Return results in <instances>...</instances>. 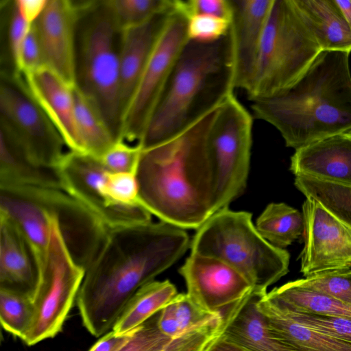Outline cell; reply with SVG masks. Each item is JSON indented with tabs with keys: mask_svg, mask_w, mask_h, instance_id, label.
Listing matches in <instances>:
<instances>
[{
	"mask_svg": "<svg viewBox=\"0 0 351 351\" xmlns=\"http://www.w3.org/2000/svg\"><path fill=\"white\" fill-rule=\"evenodd\" d=\"M190 244L184 229L162 221L109 229L76 298L86 330L95 337L107 332L136 291L174 264Z\"/></svg>",
	"mask_w": 351,
	"mask_h": 351,
	"instance_id": "6da1fadb",
	"label": "cell"
},
{
	"mask_svg": "<svg viewBox=\"0 0 351 351\" xmlns=\"http://www.w3.org/2000/svg\"><path fill=\"white\" fill-rule=\"evenodd\" d=\"M217 109L165 142L143 149L136 178L152 215L197 230L215 213V178L208 146Z\"/></svg>",
	"mask_w": 351,
	"mask_h": 351,
	"instance_id": "7a4b0ae2",
	"label": "cell"
},
{
	"mask_svg": "<svg viewBox=\"0 0 351 351\" xmlns=\"http://www.w3.org/2000/svg\"><path fill=\"white\" fill-rule=\"evenodd\" d=\"M349 55L322 51L291 86L252 101L254 117L275 127L295 150L351 130Z\"/></svg>",
	"mask_w": 351,
	"mask_h": 351,
	"instance_id": "3957f363",
	"label": "cell"
},
{
	"mask_svg": "<svg viewBox=\"0 0 351 351\" xmlns=\"http://www.w3.org/2000/svg\"><path fill=\"white\" fill-rule=\"evenodd\" d=\"M234 88L230 29L214 41L188 40L138 144L146 149L173 138L217 109Z\"/></svg>",
	"mask_w": 351,
	"mask_h": 351,
	"instance_id": "277c9868",
	"label": "cell"
},
{
	"mask_svg": "<svg viewBox=\"0 0 351 351\" xmlns=\"http://www.w3.org/2000/svg\"><path fill=\"white\" fill-rule=\"evenodd\" d=\"M75 86L121 139L119 55L122 29L108 0L77 1Z\"/></svg>",
	"mask_w": 351,
	"mask_h": 351,
	"instance_id": "5b68a950",
	"label": "cell"
},
{
	"mask_svg": "<svg viewBox=\"0 0 351 351\" xmlns=\"http://www.w3.org/2000/svg\"><path fill=\"white\" fill-rule=\"evenodd\" d=\"M190 247L191 253L227 263L256 291H267L289 271V252L265 240L245 211L225 208L215 213L197 230Z\"/></svg>",
	"mask_w": 351,
	"mask_h": 351,
	"instance_id": "8992f818",
	"label": "cell"
},
{
	"mask_svg": "<svg viewBox=\"0 0 351 351\" xmlns=\"http://www.w3.org/2000/svg\"><path fill=\"white\" fill-rule=\"evenodd\" d=\"M322 49L293 0H274L261 43L255 75L247 93L252 101L291 86Z\"/></svg>",
	"mask_w": 351,
	"mask_h": 351,
	"instance_id": "52a82bcc",
	"label": "cell"
},
{
	"mask_svg": "<svg viewBox=\"0 0 351 351\" xmlns=\"http://www.w3.org/2000/svg\"><path fill=\"white\" fill-rule=\"evenodd\" d=\"M63 190L108 229L146 223L136 174L108 170L95 158L73 155L60 169Z\"/></svg>",
	"mask_w": 351,
	"mask_h": 351,
	"instance_id": "ba28073f",
	"label": "cell"
},
{
	"mask_svg": "<svg viewBox=\"0 0 351 351\" xmlns=\"http://www.w3.org/2000/svg\"><path fill=\"white\" fill-rule=\"evenodd\" d=\"M0 125L1 135L29 161L42 167L58 168L66 154V145L21 75L1 73Z\"/></svg>",
	"mask_w": 351,
	"mask_h": 351,
	"instance_id": "9c48e42d",
	"label": "cell"
},
{
	"mask_svg": "<svg viewBox=\"0 0 351 351\" xmlns=\"http://www.w3.org/2000/svg\"><path fill=\"white\" fill-rule=\"evenodd\" d=\"M252 117L232 94L217 109L208 134L215 213L244 191L250 169Z\"/></svg>",
	"mask_w": 351,
	"mask_h": 351,
	"instance_id": "30bf717a",
	"label": "cell"
},
{
	"mask_svg": "<svg viewBox=\"0 0 351 351\" xmlns=\"http://www.w3.org/2000/svg\"><path fill=\"white\" fill-rule=\"evenodd\" d=\"M51 213L48 262L38 275L32 299L34 316L23 339L27 346L52 338L62 330L85 275V269L74 259L64 239L56 215Z\"/></svg>",
	"mask_w": 351,
	"mask_h": 351,
	"instance_id": "8fae6325",
	"label": "cell"
},
{
	"mask_svg": "<svg viewBox=\"0 0 351 351\" xmlns=\"http://www.w3.org/2000/svg\"><path fill=\"white\" fill-rule=\"evenodd\" d=\"M188 19L171 15L128 105L121 125V139L139 143L168 82L183 47L188 41Z\"/></svg>",
	"mask_w": 351,
	"mask_h": 351,
	"instance_id": "7c38bea8",
	"label": "cell"
},
{
	"mask_svg": "<svg viewBox=\"0 0 351 351\" xmlns=\"http://www.w3.org/2000/svg\"><path fill=\"white\" fill-rule=\"evenodd\" d=\"M304 247L300 271L308 277L351 268V230L317 200L302 204Z\"/></svg>",
	"mask_w": 351,
	"mask_h": 351,
	"instance_id": "4fadbf2b",
	"label": "cell"
},
{
	"mask_svg": "<svg viewBox=\"0 0 351 351\" xmlns=\"http://www.w3.org/2000/svg\"><path fill=\"white\" fill-rule=\"evenodd\" d=\"M179 273L185 280L186 294L209 313H222L253 289L236 269L213 256L191 253Z\"/></svg>",
	"mask_w": 351,
	"mask_h": 351,
	"instance_id": "5bb4252c",
	"label": "cell"
},
{
	"mask_svg": "<svg viewBox=\"0 0 351 351\" xmlns=\"http://www.w3.org/2000/svg\"><path fill=\"white\" fill-rule=\"evenodd\" d=\"M32 189L38 199L56 215L73 257L86 269L109 229L64 191L40 186Z\"/></svg>",
	"mask_w": 351,
	"mask_h": 351,
	"instance_id": "9a60e30c",
	"label": "cell"
},
{
	"mask_svg": "<svg viewBox=\"0 0 351 351\" xmlns=\"http://www.w3.org/2000/svg\"><path fill=\"white\" fill-rule=\"evenodd\" d=\"M78 18L73 0H48L34 23L43 66L75 85V31Z\"/></svg>",
	"mask_w": 351,
	"mask_h": 351,
	"instance_id": "2e32d148",
	"label": "cell"
},
{
	"mask_svg": "<svg viewBox=\"0 0 351 351\" xmlns=\"http://www.w3.org/2000/svg\"><path fill=\"white\" fill-rule=\"evenodd\" d=\"M234 86L247 93L252 86L266 22L274 0H230Z\"/></svg>",
	"mask_w": 351,
	"mask_h": 351,
	"instance_id": "e0dca14e",
	"label": "cell"
},
{
	"mask_svg": "<svg viewBox=\"0 0 351 351\" xmlns=\"http://www.w3.org/2000/svg\"><path fill=\"white\" fill-rule=\"evenodd\" d=\"M0 213L20 229L33 254L38 275L48 262L51 213L30 186L0 187Z\"/></svg>",
	"mask_w": 351,
	"mask_h": 351,
	"instance_id": "ac0fdd59",
	"label": "cell"
},
{
	"mask_svg": "<svg viewBox=\"0 0 351 351\" xmlns=\"http://www.w3.org/2000/svg\"><path fill=\"white\" fill-rule=\"evenodd\" d=\"M21 76L29 93L54 125L69 151L81 154L75 123V85L45 66Z\"/></svg>",
	"mask_w": 351,
	"mask_h": 351,
	"instance_id": "d6986e66",
	"label": "cell"
},
{
	"mask_svg": "<svg viewBox=\"0 0 351 351\" xmlns=\"http://www.w3.org/2000/svg\"><path fill=\"white\" fill-rule=\"evenodd\" d=\"M174 11L157 14L142 24L122 29L119 55V95L122 117Z\"/></svg>",
	"mask_w": 351,
	"mask_h": 351,
	"instance_id": "ffe728a7",
	"label": "cell"
},
{
	"mask_svg": "<svg viewBox=\"0 0 351 351\" xmlns=\"http://www.w3.org/2000/svg\"><path fill=\"white\" fill-rule=\"evenodd\" d=\"M290 170L295 176L351 186V130L295 150Z\"/></svg>",
	"mask_w": 351,
	"mask_h": 351,
	"instance_id": "44dd1931",
	"label": "cell"
},
{
	"mask_svg": "<svg viewBox=\"0 0 351 351\" xmlns=\"http://www.w3.org/2000/svg\"><path fill=\"white\" fill-rule=\"evenodd\" d=\"M262 292L252 289L223 311L221 335L247 351H299L269 330L256 305Z\"/></svg>",
	"mask_w": 351,
	"mask_h": 351,
	"instance_id": "7402d4cb",
	"label": "cell"
},
{
	"mask_svg": "<svg viewBox=\"0 0 351 351\" xmlns=\"http://www.w3.org/2000/svg\"><path fill=\"white\" fill-rule=\"evenodd\" d=\"M38 271L30 247L18 226L0 213V289L32 299Z\"/></svg>",
	"mask_w": 351,
	"mask_h": 351,
	"instance_id": "603a6c76",
	"label": "cell"
},
{
	"mask_svg": "<svg viewBox=\"0 0 351 351\" xmlns=\"http://www.w3.org/2000/svg\"><path fill=\"white\" fill-rule=\"evenodd\" d=\"M160 311L136 327L130 340L117 351H206L222 334L223 322L178 337L167 336L158 328Z\"/></svg>",
	"mask_w": 351,
	"mask_h": 351,
	"instance_id": "cb8c5ba5",
	"label": "cell"
},
{
	"mask_svg": "<svg viewBox=\"0 0 351 351\" xmlns=\"http://www.w3.org/2000/svg\"><path fill=\"white\" fill-rule=\"evenodd\" d=\"M262 292L257 308L277 337L299 351H351V343L300 324L282 314Z\"/></svg>",
	"mask_w": 351,
	"mask_h": 351,
	"instance_id": "d4e9b609",
	"label": "cell"
},
{
	"mask_svg": "<svg viewBox=\"0 0 351 351\" xmlns=\"http://www.w3.org/2000/svg\"><path fill=\"white\" fill-rule=\"evenodd\" d=\"M322 51L351 52V29L335 0H293Z\"/></svg>",
	"mask_w": 351,
	"mask_h": 351,
	"instance_id": "484cf974",
	"label": "cell"
},
{
	"mask_svg": "<svg viewBox=\"0 0 351 351\" xmlns=\"http://www.w3.org/2000/svg\"><path fill=\"white\" fill-rule=\"evenodd\" d=\"M0 136V187L32 186L62 190L57 169L33 164Z\"/></svg>",
	"mask_w": 351,
	"mask_h": 351,
	"instance_id": "4316f807",
	"label": "cell"
},
{
	"mask_svg": "<svg viewBox=\"0 0 351 351\" xmlns=\"http://www.w3.org/2000/svg\"><path fill=\"white\" fill-rule=\"evenodd\" d=\"M169 280H152L140 287L130 299L112 329L126 333L161 311L178 295Z\"/></svg>",
	"mask_w": 351,
	"mask_h": 351,
	"instance_id": "83f0119b",
	"label": "cell"
},
{
	"mask_svg": "<svg viewBox=\"0 0 351 351\" xmlns=\"http://www.w3.org/2000/svg\"><path fill=\"white\" fill-rule=\"evenodd\" d=\"M267 296L282 307L296 312L351 317V307L298 280L276 287Z\"/></svg>",
	"mask_w": 351,
	"mask_h": 351,
	"instance_id": "f1b7e54d",
	"label": "cell"
},
{
	"mask_svg": "<svg viewBox=\"0 0 351 351\" xmlns=\"http://www.w3.org/2000/svg\"><path fill=\"white\" fill-rule=\"evenodd\" d=\"M74 101L81 154L99 159L117 139L95 106L75 86Z\"/></svg>",
	"mask_w": 351,
	"mask_h": 351,
	"instance_id": "f546056e",
	"label": "cell"
},
{
	"mask_svg": "<svg viewBox=\"0 0 351 351\" xmlns=\"http://www.w3.org/2000/svg\"><path fill=\"white\" fill-rule=\"evenodd\" d=\"M223 321L222 313H207L195 304L186 293H178L160 311L158 325L165 335L178 337Z\"/></svg>",
	"mask_w": 351,
	"mask_h": 351,
	"instance_id": "4dcf8cb0",
	"label": "cell"
},
{
	"mask_svg": "<svg viewBox=\"0 0 351 351\" xmlns=\"http://www.w3.org/2000/svg\"><path fill=\"white\" fill-rule=\"evenodd\" d=\"M256 228L265 240L283 249L302 234L303 216L285 203H271L257 219Z\"/></svg>",
	"mask_w": 351,
	"mask_h": 351,
	"instance_id": "1f68e13d",
	"label": "cell"
},
{
	"mask_svg": "<svg viewBox=\"0 0 351 351\" xmlns=\"http://www.w3.org/2000/svg\"><path fill=\"white\" fill-rule=\"evenodd\" d=\"M294 184L305 196L319 202L351 230V186L296 176Z\"/></svg>",
	"mask_w": 351,
	"mask_h": 351,
	"instance_id": "d6a6232c",
	"label": "cell"
},
{
	"mask_svg": "<svg viewBox=\"0 0 351 351\" xmlns=\"http://www.w3.org/2000/svg\"><path fill=\"white\" fill-rule=\"evenodd\" d=\"M34 316L30 298L0 289V321L4 330L23 340L31 328Z\"/></svg>",
	"mask_w": 351,
	"mask_h": 351,
	"instance_id": "836d02e7",
	"label": "cell"
},
{
	"mask_svg": "<svg viewBox=\"0 0 351 351\" xmlns=\"http://www.w3.org/2000/svg\"><path fill=\"white\" fill-rule=\"evenodd\" d=\"M122 29L142 24L157 14L175 10L173 0H108Z\"/></svg>",
	"mask_w": 351,
	"mask_h": 351,
	"instance_id": "e575fe53",
	"label": "cell"
},
{
	"mask_svg": "<svg viewBox=\"0 0 351 351\" xmlns=\"http://www.w3.org/2000/svg\"><path fill=\"white\" fill-rule=\"evenodd\" d=\"M269 299L282 314L293 321L335 338L351 343V317L293 311L282 307L271 298Z\"/></svg>",
	"mask_w": 351,
	"mask_h": 351,
	"instance_id": "d590c367",
	"label": "cell"
},
{
	"mask_svg": "<svg viewBox=\"0 0 351 351\" xmlns=\"http://www.w3.org/2000/svg\"><path fill=\"white\" fill-rule=\"evenodd\" d=\"M298 281L351 307V268L321 272Z\"/></svg>",
	"mask_w": 351,
	"mask_h": 351,
	"instance_id": "8d00e7d4",
	"label": "cell"
},
{
	"mask_svg": "<svg viewBox=\"0 0 351 351\" xmlns=\"http://www.w3.org/2000/svg\"><path fill=\"white\" fill-rule=\"evenodd\" d=\"M142 151L141 145H131L120 139L98 160L109 171L136 174Z\"/></svg>",
	"mask_w": 351,
	"mask_h": 351,
	"instance_id": "74e56055",
	"label": "cell"
},
{
	"mask_svg": "<svg viewBox=\"0 0 351 351\" xmlns=\"http://www.w3.org/2000/svg\"><path fill=\"white\" fill-rule=\"evenodd\" d=\"M230 21L206 15L191 16L187 22V36L191 40L210 42L225 36L229 31Z\"/></svg>",
	"mask_w": 351,
	"mask_h": 351,
	"instance_id": "f35d334b",
	"label": "cell"
},
{
	"mask_svg": "<svg viewBox=\"0 0 351 351\" xmlns=\"http://www.w3.org/2000/svg\"><path fill=\"white\" fill-rule=\"evenodd\" d=\"M175 10L187 19L196 15L212 16L230 21V0H173Z\"/></svg>",
	"mask_w": 351,
	"mask_h": 351,
	"instance_id": "ab89813d",
	"label": "cell"
},
{
	"mask_svg": "<svg viewBox=\"0 0 351 351\" xmlns=\"http://www.w3.org/2000/svg\"><path fill=\"white\" fill-rule=\"evenodd\" d=\"M8 22V45L10 62H12L14 73L18 75L17 68L21 49L24 39L33 24H29L23 18L14 1L10 5Z\"/></svg>",
	"mask_w": 351,
	"mask_h": 351,
	"instance_id": "60d3db41",
	"label": "cell"
},
{
	"mask_svg": "<svg viewBox=\"0 0 351 351\" xmlns=\"http://www.w3.org/2000/svg\"><path fill=\"white\" fill-rule=\"evenodd\" d=\"M44 66L38 36L34 25L23 43L17 68L18 75H23Z\"/></svg>",
	"mask_w": 351,
	"mask_h": 351,
	"instance_id": "b9f144b4",
	"label": "cell"
},
{
	"mask_svg": "<svg viewBox=\"0 0 351 351\" xmlns=\"http://www.w3.org/2000/svg\"><path fill=\"white\" fill-rule=\"evenodd\" d=\"M134 330L123 334L112 330L95 343L88 351H117L130 340Z\"/></svg>",
	"mask_w": 351,
	"mask_h": 351,
	"instance_id": "7bdbcfd3",
	"label": "cell"
},
{
	"mask_svg": "<svg viewBox=\"0 0 351 351\" xmlns=\"http://www.w3.org/2000/svg\"><path fill=\"white\" fill-rule=\"evenodd\" d=\"M48 0H16L14 5L23 18L32 25L44 10Z\"/></svg>",
	"mask_w": 351,
	"mask_h": 351,
	"instance_id": "ee69618b",
	"label": "cell"
},
{
	"mask_svg": "<svg viewBox=\"0 0 351 351\" xmlns=\"http://www.w3.org/2000/svg\"><path fill=\"white\" fill-rule=\"evenodd\" d=\"M206 351H247L221 335Z\"/></svg>",
	"mask_w": 351,
	"mask_h": 351,
	"instance_id": "f6af8a7d",
	"label": "cell"
},
{
	"mask_svg": "<svg viewBox=\"0 0 351 351\" xmlns=\"http://www.w3.org/2000/svg\"><path fill=\"white\" fill-rule=\"evenodd\" d=\"M335 2L351 29V0H335Z\"/></svg>",
	"mask_w": 351,
	"mask_h": 351,
	"instance_id": "bcb514c9",
	"label": "cell"
}]
</instances>
